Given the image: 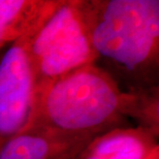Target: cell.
<instances>
[{"instance_id": "6da1fadb", "label": "cell", "mask_w": 159, "mask_h": 159, "mask_svg": "<svg viewBox=\"0 0 159 159\" xmlns=\"http://www.w3.org/2000/svg\"><path fill=\"white\" fill-rule=\"evenodd\" d=\"M152 91L126 92L110 72L96 63L58 78L34 93L26 128L66 135L95 138L112 128L125 115L148 125L158 114Z\"/></svg>"}, {"instance_id": "7a4b0ae2", "label": "cell", "mask_w": 159, "mask_h": 159, "mask_svg": "<svg viewBox=\"0 0 159 159\" xmlns=\"http://www.w3.org/2000/svg\"><path fill=\"white\" fill-rule=\"evenodd\" d=\"M98 59L151 91L158 70V0H77Z\"/></svg>"}, {"instance_id": "3957f363", "label": "cell", "mask_w": 159, "mask_h": 159, "mask_svg": "<svg viewBox=\"0 0 159 159\" xmlns=\"http://www.w3.org/2000/svg\"><path fill=\"white\" fill-rule=\"evenodd\" d=\"M29 59L34 79V93L75 69L95 63L92 46L77 0H63L46 24L32 37Z\"/></svg>"}, {"instance_id": "277c9868", "label": "cell", "mask_w": 159, "mask_h": 159, "mask_svg": "<svg viewBox=\"0 0 159 159\" xmlns=\"http://www.w3.org/2000/svg\"><path fill=\"white\" fill-rule=\"evenodd\" d=\"M37 32L14 41L0 60V150L29 122L34 79L28 48Z\"/></svg>"}, {"instance_id": "5b68a950", "label": "cell", "mask_w": 159, "mask_h": 159, "mask_svg": "<svg viewBox=\"0 0 159 159\" xmlns=\"http://www.w3.org/2000/svg\"><path fill=\"white\" fill-rule=\"evenodd\" d=\"M92 139L26 128L3 146L0 159H78Z\"/></svg>"}, {"instance_id": "8992f818", "label": "cell", "mask_w": 159, "mask_h": 159, "mask_svg": "<svg viewBox=\"0 0 159 159\" xmlns=\"http://www.w3.org/2000/svg\"><path fill=\"white\" fill-rule=\"evenodd\" d=\"M63 0H0V50L39 30Z\"/></svg>"}, {"instance_id": "52a82bcc", "label": "cell", "mask_w": 159, "mask_h": 159, "mask_svg": "<svg viewBox=\"0 0 159 159\" xmlns=\"http://www.w3.org/2000/svg\"><path fill=\"white\" fill-rule=\"evenodd\" d=\"M157 148L145 128L111 129L92 139L78 159H147Z\"/></svg>"}, {"instance_id": "ba28073f", "label": "cell", "mask_w": 159, "mask_h": 159, "mask_svg": "<svg viewBox=\"0 0 159 159\" xmlns=\"http://www.w3.org/2000/svg\"><path fill=\"white\" fill-rule=\"evenodd\" d=\"M147 159H159V153H158V148L156 150H154L152 153L150 154V156H149Z\"/></svg>"}]
</instances>
